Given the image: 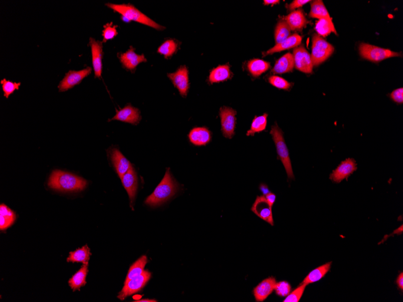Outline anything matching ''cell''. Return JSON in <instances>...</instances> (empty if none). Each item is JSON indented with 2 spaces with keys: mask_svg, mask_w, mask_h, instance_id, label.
I'll return each mask as SVG.
<instances>
[{
  "mask_svg": "<svg viewBox=\"0 0 403 302\" xmlns=\"http://www.w3.org/2000/svg\"><path fill=\"white\" fill-rule=\"evenodd\" d=\"M48 185L51 188L59 191H79L86 188L87 182L70 172L55 170L51 174Z\"/></svg>",
  "mask_w": 403,
  "mask_h": 302,
  "instance_id": "obj_1",
  "label": "cell"
},
{
  "mask_svg": "<svg viewBox=\"0 0 403 302\" xmlns=\"http://www.w3.org/2000/svg\"><path fill=\"white\" fill-rule=\"evenodd\" d=\"M178 189V184L172 176L170 169H167L165 177L153 193L147 198L145 203L154 207L162 205L174 196Z\"/></svg>",
  "mask_w": 403,
  "mask_h": 302,
  "instance_id": "obj_2",
  "label": "cell"
},
{
  "mask_svg": "<svg viewBox=\"0 0 403 302\" xmlns=\"http://www.w3.org/2000/svg\"><path fill=\"white\" fill-rule=\"evenodd\" d=\"M106 5L112 8L116 12L121 14L122 15L124 21L131 22L132 21L139 22L158 30H163L166 28L149 18L148 16L145 15L142 11L135 7L134 5L131 4H116L106 3Z\"/></svg>",
  "mask_w": 403,
  "mask_h": 302,
  "instance_id": "obj_3",
  "label": "cell"
},
{
  "mask_svg": "<svg viewBox=\"0 0 403 302\" xmlns=\"http://www.w3.org/2000/svg\"><path fill=\"white\" fill-rule=\"evenodd\" d=\"M270 134L272 135L273 142L275 144L278 158H280L285 169H286L288 178L294 179L295 177L293 172L289 150H288L286 144L285 143L283 131L278 127L277 124H275L274 126H272Z\"/></svg>",
  "mask_w": 403,
  "mask_h": 302,
  "instance_id": "obj_4",
  "label": "cell"
},
{
  "mask_svg": "<svg viewBox=\"0 0 403 302\" xmlns=\"http://www.w3.org/2000/svg\"><path fill=\"white\" fill-rule=\"evenodd\" d=\"M335 48L318 34H314L312 38V61L313 66L322 64L332 55Z\"/></svg>",
  "mask_w": 403,
  "mask_h": 302,
  "instance_id": "obj_5",
  "label": "cell"
},
{
  "mask_svg": "<svg viewBox=\"0 0 403 302\" xmlns=\"http://www.w3.org/2000/svg\"><path fill=\"white\" fill-rule=\"evenodd\" d=\"M359 51L363 58L374 62L382 61L390 57L401 56L399 53L365 43L360 45Z\"/></svg>",
  "mask_w": 403,
  "mask_h": 302,
  "instance_id": "obj_6",
  "label": "cell"
},
{
  "mask_svg": "<svg viewBox=\"0 0 403 302\" xmlns=\"http://www.w3.org/2000/svg\"><path fill=\"white\" fill-rule=\"evenodd\" d=\"M151 277V273L148 270H146L143 272L142 274L132 279L128 283L125 284V286L122 292L119 293L118 298L120 299L121 301H123L128 296L140 292L148 283Z\"/></svg>",
  "mask_w": 403,
  "mask_h": 302,
  "instance_id": "obj_7",
  "label": "cell"
},
{
  "mask_svg": "<svg viewBox=\"0 0 403 302\" xmlns=\"http://www.w3.org/2000/svg\"><path fill=\"white\" fill-rule=\"evenodd\" d=\"M236 112L234 109L228 107H222L220 109L221 132L224 137L231 139L235 134L236 125Z\"/></svg>",
  "mask_w": 403,
  "mask_h": 302,
  "instance_id": "obj_8",
  "label": "cell"
},
{
  "mask_svg": "<svg viewBox=\"0 0 403 302\" xmlns=\"http://www.w3.org/2000/svg\"><path fill=\"white\" fill-rule=\"evenodd\" d=\"M92 68L87 67L80 71H69L64 79L60 82L58 88L60 92H64L79 85L83 79L91 73Z\"/></svg>",
  "mask_w": 403,
  "mask_h": 302,
  "instance_id": "obj_9",
  "label": "cell"
},
{
  "mask_svg": "<svg viewBox=\"0 0 403 302\" xmlns=\"http://www.w3.org/2000/svg\"><path fill=\"white\" fill-rule=\"evenodd\" d=\"M168 76L180 94L186 97L189 90V70L186 66H181L174 73H169Z\"/></svg>",
  "mask_w": 403,
  "mask_h": 302,
  "instance_id": "obj_10",
  "label": "cell"
},
{
  "mask_svg": "<svg viewBox=\"0 0 403 302\" xmlns=\"http://www.w3.org/2000/svg\"><path fill=\"white\" fill-rule=\"evenodd\" d=\"M293 55L296 70L306 74L312 73L313 66L312 58L304 46H299L295 48Z\"/></svg>",
  "mask_w": 403,
  "mask_h": 302,
  "instance_id": "obj_11",
  "label": "cell"
},
{
  "mask_svg": "<svg viewBox=\"0 0 403 302\" xmlns=\"http://www.w3.org/2000/svg\"><path fill=\"white\" fill-rule=\"evenodd\" d=\"M358 166L356 160L352 158H348L342 161L338 167L330 174V179L336 183L341 182L344 179H348L354 172L357 170Z\"/></svg>",
  "mask_w": 403,
  "mask_h": 302,
  "instance_id": "obj_12",
  "label": "cell"
},
{
  "mask_svg": "<svg viewBox=\"0 0 403 302\" xmlns=\"http://www.w3.org/2000/svg\"><path fill=\"white\" fill-rule=\"evenodd\" d=\"M272 208L265 196H257L251 210L261 219L273 226Z\"/></svg>",
  "mask_w": 403,
  "mask_h": 302,
  "instance_id": "obj_13",
  "label": "cell"
},
{
  "mask_svg": "<svg viewBox=\"0 0 403 302\" xmlns=\"http://www.w3.org/2000/svg\"><path fill=\"white\" fill-rule=\"evenodd\" d=\"M124 188L128 192L131 201V206L134 205L138 189V177L133 166L131 165L126 173L122 178Z\"/></svg>",
  "mask_w": 403,
  "mask_h": 302,
  "instance_id": "obj_14",
  "label": "cell"
},
{
  "mask_svg": "<svg viewBox=\"0 0 403 302\" xmlns=\"http://www.w3.org/2000/svg\"><path fill=\"white\" fill-rule=\"evenodd\" d=\"M119 59L123 67L126 70L134 71L137 66L142 62H146L147 59L144 55H139L135 52V48L131 47L125 53H120Z\"/></svg>",
  "mask_w": 403,
  "mask_h": 302,
  "instance_id": "obj_15",
  "label": "cell"
},
{
  "mask_svg": "<svg viewBox=\"0 0 403 302\" xmlns=\"http://www.w3.org/2000/svg\"><path fill=\"white\" fill-rule=\"evenodd\" d=\"M142 120L139 109L129 104L125 108L117 111V114L111 120H119L132 125H136Z\"/></svg>",
  "mask_w": 403,
  "mask_h": 302,
  "instance_id": "obj_16",
  "label": "cell"
},
{
  "mask_svg": "<svg viewBox=\"0 0 403 302\" xmlns=\"http://www.w3.org/2000/svg\"><path fill=\"white\" fill-rule=\"evenodd\" d=\"M90 44L91 48L92 59L95 73V77L99 78L102 76V57L103 45L102 42L96 41L91 37Z\"/></svg>",
  "mask_w": 403,
  "mask_h": 302,
  "instance_id": "obj_17",
  "label": "cell"
},
{
  "mask_svg": "<svg viewBox=\"0 0 403 302\" xmlns=\"http://www.w3.org/2000/svg\"><path fill=\"white\" fill-rule=\"evenodd\" d=\"M276 280L274 278H269L263 280L254 289V295L257 302H263L275 290Z\"/></svg>",
  "mask_w": 403,
  "mask_h": 302,
  "instance_id": "obj_18",
  "label": "cell"
},
{
  "mask_svg": "<svg viewBox=\"0 0 403 302\" xmlns=\"http://www.w3.org/2000/svg\"><path fill=\"white\" fill-rule=\"evenodd\" d=\"M111 158L118 175H119L120 179H122L124 174H126V172L130 168L132 165L131 163L117 149L112 150Z\"/></svg>",
  "mask_w": 403,
  "mask_h": 302,
  "instance_id": "obj_19",
  "label": "cell"
},
{
  "mask_svg": "<svg viewBox=\"0 0 403 302\" xmlns=\"http://www.w3.org/2000/svg\"><path fill=\"white\" fill-rule=\"evenodd\" d=\"M190 142L196 146H205L211 140V134L206 128H195L189 134Z\"/></svg>",
  "mask_w": 403,
  "mask_h": 302,
  "instance_id": "obj_20",
  "label": "cell"
},
{
  "mask_svg": "<svg viewBox=\"0 0 403 302\" xmlns=\"http://www.w3.org/2000/svg\"><path fill=\"white\" fill-rule=\"evenodd\" d=\"M302 37L298 34H293L290 36L283 42L280 44H276L274 47L269 49L266 52L263 53V56L270 55L275 53L280 52V51L288 50L296 47L301 44Z\"/></svg>",
  "mask_w": 403,
  "mask_h": 302,
  "instance_id": "obj_21",
  "label": "cell"
},
{
  "mask_svg": "<svg viewBox=\"0 0 403 302\" xmlns=\"http://www.w3.org/2000/svg\"><path fill=\"white\" fill-rule=\"evenodd\" d=\"M295 67L294 57L292 54L288 53L276 62L272 72L274 74L289 73Z\"/></svg>",
  "mask_w": 403,
  "mask_h": 302,
  "instance_id": "obj_22",
  "label": "cell"
},
{
  "mask_svg": "<svg viewBox=\"0 0 403 302\" xmlns=\"http://www.w3.org/2000/svg\"><path fill=\"white\" fill-rule=\"evenodd\" d=\"M285 21L289 25L291 30H301L307 24V19L303 11L297 10L292 11L285 17Z\"/></svg>",
  "mask_w": 403,
  "mask_h": 302,
  "instance_id": "obj_23",
  "label": "cell"
},
{
  "mask_svg": "<svg viewBox=\"0 0 403 302\" xmlns=\"http://www.w3.org/2000/svg\"><path fill=\"white\" fill-rule=\"evenodd\" d=\"M231 71L228 65L218 66L213 69L209 76V81L212 84L226 81L231 77Z\"/></svg>",
  "mask_w": 403,
  "mask_h": 302,
  "instance_id": "obj_24",
  "label": "cell"
},
{
  "mask_svg": "<svg viewBox=\"0 0 403 302\" xmlns=\"http://www.w3.org/2000/svg\"><path fill=\"white\" fill-rule=\"evenodd\" d=\"M91 255L90 249L86 245L76 251L70 252L67 261L71 263H82L85 265H88Z\"/></svg>",
  "mask_w": 403,
  "mask_h": 302,
  "instance_id": "obj_25",
  "label": "cell"
},
{
  "mask_svg": "<svg viewBox=\"0 0 403 302\" xmlns=\"http://www.w3.org/2000/svg\"><path fill=\"white\" fill-rule=\"evenodd\" d=\"M309 16L311 18L319 19H332L330 16L329 11L325 7L323 1H321V0H316V1L312 2Z\"/></svg>",
  "mask_w": 403,
  "mask_h": 302,
  "instance_id": "obj_26",
  "label": "cell"
},
{
  "mask_svg": "<svg viewBox=\"0 0 403 302\" xmlns=\"http://www.w3.org/2000/svg\"><path fill=\"white\" fill-rule=\"evenodd\" d=\"M331 265H332V262L313 270L306 276L302 284L309 285L321 280L329 272Z\"/></svg>",
  "mask_w": 403,
  "mask_h": 302,
  "instance_id": "obj_27",
  "label": "cell"
},
{
  "mask_svg": "<svg viewBox=\"0 0 403 302\" xmlns=\"http://www.w3.org/2000/svg\"><path fill=\"white\" fill-rule=\"evenodd\" d=\"M88 272V265L84 264L82 267V268L69 281V285H70L71 289H73L74 292L85 286L86 284V278Z\"/></svg>",
  "mask_w": 403,
  "mask_h": 302,
  "instance_id": "obj_28",
  "label": "cell"
},
{
  "mask_svg": "<svg viewBox=\"0 0 403 302\" xmlns=\"http://www.w3.org/2000/svg\"><path fill=\"white\" fill-rule=\"evenodd\" d=\"M16 219V215L10 208L2 204L0 206V229L1 231L10 227Z\"/></svg>",
  "mask_w": 403,
  "mask_h": 302,
  "instance_id": "obj_29",
  "label": "cell"
},
{
  "mask_svg": "<svg viewBox=\"0 0 403 302\" xmlns=\"http://www.w3.org/2000/svg\"><path fill=\"white\" fill-rule=\"evenodd\" d=\"M270 63L264 61L263 60L255 59L250 60L247 64V68L250 74L255 77H257L270 68Z\"/></svg>",
  "mask_w": 403,
  "mask_h": 302,
  "instance_id": "obj_30",
  "label": "cell"
},
{
  "mask_svg": "<svg viewBox=\"0 0 403 302\" xmlns=\"http://www.w3.org/2000/svg\"><path fill=\"white\" fill-rule=\"evenodd\" d=\"M267 116L268 114H264L263 116L255 117L253 120L251 126L248 131L247 132V136L254 137L256 133H260L266 130L267 123Z\"/></svg>",
  "mask_w": 403,
  "mask_h": 302,
  "instance_id": "obj_31",
  "label": "cell"
},
{
  "mask_svg": "<svg viewBox=\"0 0 403 302\" xmlns=\"http://www.w3.org/2000/svg\"><path fill=\"white\" fill-rule=\"evenodd\" d=\"M291 29L285 20H280L276 25L275 30L276 44H280L290 36Z\"/></svg>",
  "mask_w": 403,
  "mask_h": 302,
  "instance_id": "obj_32",
  "label": "cell"
},
{
  "mask_svg": "<svg viewBox=\"0 0 403 302\" xmlns=\"http://www.w3.org/2000/svg\"><path fill=\"white\" fill-rule=\"evenodd\" d=\"M315 28L319 35L321 36H327L332 32L337 34L332 19H319V21L316 23Z\"/></svg>",
  "mask_w": 403,
  "mask_h": 302,
  "instance_id": "obj_33",
  "label": "cell"
},
{
  "mask_svg": "<svg viewBox=\"0 0 403 302\" xmlns=\"http://www.w3.org/2000/svg\"><path fill=\"white\" fill-rule=\"evenodd\" d=\"M147 263H148V258H147L146 256H143L142 258L135 262L129 270L125 284L128 283L132 279L142 274Z\"/></svg>",
  "mask_w": 403,
  "mask_h": 302,
  "instance_id": "obj_34",
  "label": "cell"
},
{
  "mask_svg": "<svg viewBox=\"0 0 403 302\" xmlns=\"http://www.w3.org/2000/svg\"><path fill=\"white\" fill-rule=\"evenodd\" d=\"M178 47V42L175 40L168 39L158 48L157 52L168 59L177 52Z\"/></svg>",
  "mask_w": 403,
  "mask_h": 302,
  "instance_id": "obj_35",
  "label": "cell"
},
{
  "mask_svg": "<svg viewBox=\"0 0 403 302\" xmlns=\"http://www.w3.org/2000/svg\"><path fill=\"white\" fill-rule=\"evenodd\" d=\"M269 82L275 88L280 90H289L291 88L292 84L287 81L281 77L277 76H272L269 78Z\"/></svg>",
  "mask_w": 403,
  "mask_h": 302,
  "instance_id": "obj_36",
  "label": "cell"
},
{
  "mask_svg": "<svg viewBox=\"0 0 403 302\" xmlns=\"http://www.w3.org/2000/svg\"><path fill=\"white\" fill-rule=\"evenodd\" d=\"M2 91L4 92V96L8 99V97L15 90H18L21 83H16L9 81L5 79L1 80Z\"/></svg>",
  "mask_w": 403,
  "mask_h": 302,
  "instance_id": "obj_37",
  "label": "cell"
},
{
  "mask_svg": "<svg viewBox=\"0 0 403 302\" xmlns=\"http://www.w3.org/2000/svg\"><path fill=\"white\" fill-rule=\"evenodd\" d=\"M118 25H113L112 22L108 23L104 25V30H103V42H106L108 40L114 39L116 37L118 32L116 28Z\"/></svg>",
  "mask_w": 403,
  "mask_h": 302,
  "instance_id": "obj_38",
  "label": "cell"
},
{
  "mask_svg": "<svg viewBox=\"0 0 403 302\" xmlns=\"http://www.w3.org/2000/svg\"><path fill=\"white\" fill-rule=\"evenodd\" d=\"M307 286L306 284H302L301 286H299L297 289H295L294 291L290 293L287 296V297L284 299V302H298L300 301L302 295L304 294V290Z\"/></svg>",
  "mask_w": 403,
  "mask_h": 302,
  "instance_id": "obj_39",
  "label": "cell"
},
{
  "mask_svg": "<svg viewBox=\"0 0 403 302\" xmlns=\"http://www.w3.org/2000/svg\"><path fill=\"white\" fill-rule=\"evenodd\" d=\"M291 286L286 281H281L276 283L275 287L276 295L281 297H286L289 295L291 291Z\"/></svg>",
  "mask_w": 403,
  "mask_h": 302,
  "instance_id": "obj_40",
  "label": "cell"
},
{
  "mask_svg": "<svg viewBox=\"0 0 403 302\" xmlns=\"http://www.w3.org/2000/svg\"><path fill=\"white\" fill-rule=\"evenodd\" d=\"M390 97L394 102L398 104H402L403 103V89L402 88L397 89L390 94Z\"/></svg>",
  "mask_w": 403,
  "mask_h": 302,
  "instance_id": "obj_41",
  "label": "cell"
},
{
  "mask_svg": "<svg viewBox=\"0 0 403 302\" xmlns=\"http://www.w3.org/2000/svg\"><path fill=\"white\" fill-rule=\"evenodd\" d=\"M310 1L309 0H295L292 3L288 5V9L290 11H293L296 9V8L303 6L304 4H307V2Z\"/></svg>",
  "mask_w": 403,
  "mask_h": 302,
  "instance_id": "obj_42",
  "label": "cell"
},
{
  "mask_svg": "<svg viewBox=\"0 0 403 302\" xmlns=\"http://www.w3.org/2000/svg\"><path fill=\"white\" fill-rule=\"evenodd\" d=\"M403 234V225L400 226V228H399L397 229V230H396V231H394L393 233V234H391L390 235H386V236H385L384 240H383L381 241V242H380L379 244H382L385 241L387 240L388 237H391V236H393L394 234H395V235L396 234L400 235V234Z\"/></svg>",
  "mask_w": 403,
  "mask_h": 302,
  "instance_id": "obj_43",
  "label": "cell"
},
{
  "mask_svg": "<svg viewBox=\"0 0 403 302\" xmlns=\"http://www.w3.org/2000/svg\"><path fill=\"white\" fill-rule=\"evenodd\" d=\"M265 197L267 201H268L269 205L272 207L276 200V195L270 192V193L266 195Z\"/></svg>",
  "mask_w": 403,
  "mask_h": 302,
  "instance_id": "obj_44",
  "label": "cell"
},
{
  "mask_svg": "<svg viewBox=\"0 0 403 302\" xmlns=\"http://www.w3.org/2000/svg\"><path fill=\"white\" fill-rule=\"evenodd\" d=\"M397 284L400 289L403 290V273H402L397 278Z\"/></svg>",
  "mask_w": 403,
  "mask_h": 302,
  "instance_id": "obj_45",
  "label": "cell"
},
{
  "mask_svg": "<svg viewBox=\"0 0 403 302\" xmlns=\"http://www.w3.org/2000/svg\"><path fill=\"white\" fill-rule=\"evenodd\" d=\"M260 189L261 192H263L264 196H266L267 194H268L270 192L269 188H267V186L266 185H265V184H261Z\"/></svg>",
  "mask_w": 403,
  "mask_h": 302,
  "instance_id": "obj_46",
  "label": "cell"
},
{
  "mask_svg": "<svg viewBox=\"0 0 403 302\" xmlns=\"http://www.w3.org/2000/svg\"><path fill=\"white\" fill-rule=\"evenodd\" d=\"M280 1L278 0H265L264 1V4L267 5H275L276 4L280 3Z\"/></svg>",
  "mask_w": 403,
  "mask_h": 302,
  "instance_id": "obj_47",
  "label": "cell"
},
{
  "mask_svg": "<svg viewBox=\"0 0 403 302\" xmlns=\"http://www.w3.org/2000/svg\"><path fill=\"white\" fill-rule=\"evenodd\" d=\"M135 302H156L157 301L152 300V299H142V300H138Z\"/></svg>",
  "mask_w": 403,
  "mask_h": 302,
  "instance_id": "obj_48",
  "label": "cell"
}]
</instances>
